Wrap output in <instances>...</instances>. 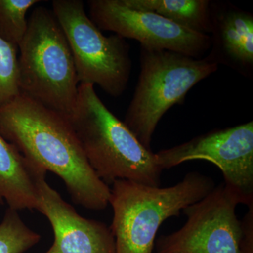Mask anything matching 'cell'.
I'll return each mask as SVG.
<instances>
[{
    "label": "cell",
    "mask_w": 253,
    "mask_h": 253,
    "mask_svg": "<svg viewBox=\"0 0 253 253\" xmlns=\"http://www.w3.org/2000/svg\"><path fill=\"white\" fill-rule=\"evenodd\" d=\"M0 134L61 178L75 204L94 211L107 207L111 189L88 163L66 116L20 94L0 108Z\"/></svg>",
    "instance_id": "obj_1"
},
{
    "label": "cell",
    "mask_w": 253,
    "mask_h": 253,
    "mask_svg": "<svg viewBox=\"0 0 253 253\" xmlns=\"http://www.w3.org/2000/svg\"><path fill=\"white\" fill-rule=\"evenodd\" d=\"M68 119L88 163L105 184L127 180L161 186L163 170L156 154L107 109L94 85L79 84L77 101Z\"/></svg>",
    "instance_id": "obj_2"
},
{
    "label": "cell",
    "mask_w": 253,
    "mask_h": 253,
    "mask_svg": "<svg viewBox=\"0 0 253 253\" xmlns=\"http://www.w3.org/2000/svg\"><path fill=\"white\" fill-rule=\"evenodd\" d=\"M215 187L212 177L188 172L169 187L116 180L109 204L113 217L111 231L116 253H153L156 236L165 221L179 217L184 208L198 202Z\"/></svg>",
    "instance_id": "obj_3"
},
{
    "label": "cell",
    "mask_w": 253,
    "mask_h": 253,
    "mask_svg": "<svg viewBox=\"0 0 253 253\" xmlns=\"http://www.w3.org/2000/svg\"><path fill=\"white\" fill-rule=\"evenodd\" d=\"M18 48L21 94L69 117L78 94L72 52L52 10L38 7Z\"/></svg>",
    "instance_id": "obj_4"
},
{
    "label": "cell",
    "mask_w": 253,
    "mask_h": 253,
    "mask_svg": "<svg viewBox=\"0 0 253 253\" xmlns=\"http://www.w3.org/2000/svg\"><path fill=\"white\" fill-rule=\"evenodd\" d=\"M141 71L123 123L145 148L151 149L158 123L168 110L181 104L196 84L217 71L208 58L195 59L168 51L141 47Z\"/></svg>",
    "instance_id": "obj_5"
},
{
    "label": "cell",
    "mask_w": 253,
    "mask_h": 253,
    "mask_svg": "<svg viewBox=\"0 0 253 253\" xmlns=\"http://www.w3.org/2000/svg\"><path fill=\"white\" fill-rule=\"evenodd\" d=\"M51 4L71 48L80 84H97L113 97L122 95L132 67L126 40L104 36L81 0H54Z\"/></svg>",
    "instance_id": "obj_6"
},
{
    "label": "cell",
    "mask_w": 253,
    "mask_h": 253,
    "mask_svg": "<svg viewBox=\"0 0 253 253\" xmlns=\"http://www.w3.org/2000/svg\"><path fill=\"white\" fill-rule=\"evenodd\" d=\"M239 204L241 199L224 182L215 186L183 210L186 221L180 229L156 240V253H239Z\"/></svg>",
    "instance_id": "obj_7"
},
{
    "label": "cell",
    "mask_w": 253,
    "mask_h": 253,
    "mask_svg": "<svg viewBox=\"0 0 253 253\" xmlns=\"http://www.w3.org/2000/svg\"><path fill=\"white\" fill-rule=\"evenodd\" d=\"M155 154L163 170L195 160L212 163L222 173L224 184L242 204L253 203V121L214 129Z\"/></svg>",
    "instance_id": "obj_8"
},
{
    "label": "cell",
    "mask_w": 253,
    "mask_h": 253,
    "mask_svg": "<svg viewBox=\"0 0 253 253\" xmlns=\"http://www.w3.org/2000/svg\"><path fill=\"white\" fill-rule=\"evenodd\" d=\"M89 16L99 30L140 42L141 47L168 50L201 59L211 46L210 35L188 29L166 18L131 9L121 0H90Z\"/></svg>",
    "instance_id": "obj_9"
},
{
    "label": "cell",
    "mask_w": 253,
    "mask_h": 253,
    "mask_svg": "<svg viewBox=\"0 0 253 253\" xmlns=\"http://www.w3.org/2000/svg\"><path fill=\"white\" fill-rule=\"evenodd\" d=\"M36 210L47 218L54 243L45 253H116L111 228L82 217L45 180L42 182Z\"/></svg>",
    "instance_id": "obj_10"
},
{
    "label": "cell",
    "mask_w": 253,
    "mask_h": 253,
    "mask_svg": "<svg viewBox=\"0 0 253 253\" xmlns=\"http://www.w3.org/2000/svg\"><path fill=\"white\" fill-rule=\"evenodd\" d=\"M211 46L206 57L247 78L253 73V15L230 3L211 1Z\"/></svg>",
    "instance_id": "obj_11"
},
{
    "label": "cell",
    "mask_w": 253,
    "mask_h": 253,
    "mask_svg": "<svg viewBox=\"0 0 253 253\" xmlns=\"http://www.w3.org/2000/svg\"><path fill=\"white\" fill-rule=\"evenodd\" d=\"M47 171L26 157L0 134V204L10 209L36 210Z\"/></svg>",
    "instance_id": "obj_12"
},
{
    "label": "cell",
    "mask_w": 253,
    "mask_h": 253,
    "mask_svg": "<svg viewBox=\"0 0 253 253\" xmlns=\"http://www.w3.org/2000/svg\"><path fill=\"white\" fill-rule=\"evenodd\" d=\"M131 9L149 11L201 34L211 33L209 0H121Z\"/></svg>",
    "instance_id": "obj_13"
},
{
    "label": "cell",
    "mask_w": 253,
    "mask_h": 253,
    "mask_svg": "<svg viewBox=\"0 0 253 253\" xmlns=\"http://www.w3.org/2000/svg\"><path fill=\"white\" fill-rule=\"evenodd\" d=\"M41 239L23 222L18 211L8 208L0 224V253H26Z\"/></svg>",
    "instance_id": "obj_14"
},
{
    "label": "cell",
    "mask_w": 253,
    "mask_h": 253,
    "mask_svg": "<svg viewBox=\"0 0 253 253\" xmlns=\"http://www.w3.org/2000/svg\"><path fill=\"white\" fill-rule=\"evenodd\" d=\"M40 0H0V38L18 46L28 29L26 14Z\"/></svg>",
    "instance_id": "obj_15"
},
{
    "label": "cell",
    "mask_w": 253,
    "mask_h": 253,
    "mask_svg": "<svg viewBox=\"0 0 253 253\" xmlns=\"http://www.w3.org/2000/svg\"><path fill=\"white\" fill-rule=\"evenodd\" d=\"M17 49L0 38V108L21 94Z\"/></svg>",
    "instance_id": "obj_16"
},
{
    "label": "cell",
    "mask_w": 253,
    "mask_h": 253,
    "mask_svg": "<svg viewBox=\"0 0 253 253\" xmlns=\"http://www.w3.org/2000/svg\"><path fill=\"white\" fill-rule=\"evenodd\" d=\"M241 221L239 253H253V203Z\"/></svg>",
    "instance_id": "obj_17"
}]
</instances>
